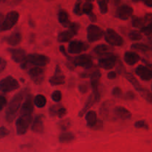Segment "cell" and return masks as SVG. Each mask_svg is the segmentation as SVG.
I'll list each match as a JSON object with an SVG mask.
<instances>
[{"instance_id": "6da1fadb", "label": "cell", "mask_w": 152, "mask_h": 152, "mask_svg": "<svg viewBox=\"0 0 152 152\" xmlns=\"http://www.w3.org/2000/svg\"><path fill=\"white\" fill-rule=\"evenodd\" d=\"M27 92H28V89H24V90L21 91L20 92L14 95L11 100L10 101L5 112L6 120L8 123H12L15 119L16 113L19 111V108L22 105L24 96L26 94Z\"/></svg>"}, {"instance_id": "7a4b0ae2", "label": "cell", "mask_w": 152, "mask_h": 152, "mask_svg": "<svg viewBox=\"0 0 152 152\" xmlns=\"http://www.w3.org/2000/svg\"><path fill=\"white\" fill-rule=\"evenodd\" d=\"M114 105L115 102L111 99L105 100L101 105L99 108V114L103 120L107 121H115L117 120L115 114H114Z\"/></svg>"}, {"instance_id": "3957f363", "label": "cell", "mask_w": 152, "mask_h": 152, "mask_svg": "<svg viewBox=\"0 0 152 152\" xmlns=\"http://www.w3.org/2000/svg\"><path fill=\"white\" fill-rule=\"evenodd\" d=\"M32 122V114H21L16 121V133L18 135H24L28 132Z\"/></svg>"}, {"instance_id": "277c9868", "label": "cell", "mask_w": 152, "mask_h": 152, "mask_svg": "<svg viewBox=\"0 0 152 152\" xmlns=\"http://www.w3.org/2000/svg\"><path fill=\"white\" fill-rule=\"evenodd\" d=\"M19 19V13L17 11L12 10L7 13L4 20L0 26V32L9 31L17 23Z\"/></svg>"}, {"instance_id": "5b68a950", "label": "cell", "mask_w": 152, "mask_h": 152, "mask_svg": "<svg viewBox=\"0 0 152 152\" xmlns=\"http://www.w3.org/2000/svg\"><path fill=\"white\" fill-rule=\"evenodd\" d=\"M20 87L19 82L12 76H7L0 81V91L7 93L17 90Z\"/></svg>"}, {"instance_id": "8992f818", "label": "cell", "mask_w": 152, "mask_h": 152, "mask_svg": "<svg viewBox=\"0 0 152 152\" xmlns=\"http://www.w3.org/2000/svg\"><path fill=\"white\" fill-rule=\"evenodd\" d=\"M105 33L102 28L96 25H90L87 28V39L89 42L99 41L102 38Z\"/></svg>"}, {"instance_id": "52a82bcc", "label": "cell", "mask_w": 152, "mask_h": 152, "mask_svg": "<svg viewBox=\"0 0 152 152\" xmlns=\"http://www.w3.org/2000/svg\"><path fill=\"white\" fill-rule=\"evenodd\" d=\"M105 39L107 43L112 46H122L123 44V39L120 34H117L114 30L108 28L105 31Z\"/></svg>"}, {"instance_id": "ba28073f", "label": "cell", "mask_w": 152, "mask_h": 152, "mask_svg": "<svg viewBox=\"0 0 152 152\" xmlns=\"http://www.w3.org/2000/svg\"><path fill=\"white\" fill-rule=\"evenodd\" d=\"M100 56V59L98 60V65L100 68L105 70H109L115 67L117 61V58L115 55L111 53Z\"/></svg>"}, {"instance_id": "9c48e42d", "label": "cell", "mask_w": 152, "mask_h": 152, "mask_svg": "<svg viewBox=\"0 0 152 152\" xmlns=\"http://www.w3.org/2000/svg\"><path fill=\"white\" fill-rule=\"evenodd\" d=\"M28 63L33 64L39 67H43L49 64L50 59L48 56L39 53H31L27 56Z\"/></svg>"}, {"instance_id": "30bf717a", "label": "cell", "mask_w": 152, "mask_h": 152, "mask_svg": "<svg viewBox=\"0 0 152 152\" xmlns=\"http://www.w3.org/2000/svg\"><path fill=\"white\" fill-rule=\"evenodd\" d=\"M73 63L75 66L83 67L86 69L91 68L94 66L93 59L89 54H83L77 56L73 60Z\"/></svg>"}, {"instance_id": "8fae6325", "label": "cell", "mask_w": 152, "mask_h": 152, "mask_svg": "<svg viewBox=\"0 0 152 152\" xmlns=\"http://www.w3.org/2000/svg\"><path fill=\"white\" fill-rule=\"evenodd\" d=\"M101 77V73L98 69H95L94 71L92 74L91 77H90L91 79V86L92 88V93L94 94L95 97H96V102H99L100 99V94L99 93V89H98V86H99V80Z\"/></svg>"}, {"instance_id": "7c38bea8", "label": "cell", "mask_w": 152, "mask_h": 152, "mask_svg": "<svg viewBox=\"0 0 152 152\" xmlns=\"http://www.w3.org/2000/svg\"><path fill=\"white\" fill-rule=\"evenodd\" d=\"M134 9L128 4H123L118 7L116 10L115 16L121 20H127L133 16Z\"/></svg>"}, {"instance_id": "4fadbf2b", "label": "cell", "mask_w": 152, "mask_h": 152, "mask_svg": "<svg viewBox=\"0 0 152 152\" xmlns=\"http://www.w3.org/2000/svg\"><path fill=\"white\" fill-rule=\"evenodd\" d=\"M65 77L61 69L60 66L59 65H56V69H55L54 74L49 79V83L50 86H61V85L65 84Z\"/></svg>"}, {"instance_id": "5bb4252c", "label": "cell", "mask_w": 152, "mask_h": 152, "mask_svg": "<svg viewBox=\"0 0 152 152\" xmlns=\"http://www.w3.org/2000/svg\"><path fill=\"white\" fill-rule=\"evenodd\" d=\"M30 77L36 85H40L45 80V70L40 67L31 68L28 72Z\"/></svg>"}, {"instance_id": "9a60e30c", "label": "cell", "mask_w": 152, "mask_h": 152, "mask_svg": "<svg viewBox=\"0 0 152 152\" xmlns=\"http://www.w3.org/2000/svg\"><path fill=\"white\" fill-rule=\"evenodd\" d=\"M88 48V45L86 42L79 40H74L69 43L68 45V53L72 54L81 53L82 51H85Z\"/></svg>"}, {"instance_id": "2e32d148", "label": "cell", "mask_w": 152, "mask_h": 152, "mask_svg": "<svg viewBox=\"0 0 152 152\" xmlns=\"http://www.w3.org/2000/svg\"><path fill=\"white\" fill-rule=\"evenodd\" d=\"M34 96L31 94H27L25 102L22 105L20 110V114H32L34 112Z\"/></svg>"}, {"instance_id": "e0dca14e", "label": "cell", "mask_w": 152, "mask_h": 152, "mask_svg": "<svg viewBox=\"0 0 152 152\" xmlns=\"http://www.w3.org/2000/svg\"><path fill=\"white\" fill-rule=\"evenodd\" d=\"M11 59L16 63H22L27 59V54L25 50L22 48H8Z\"/></svg>"}, {"instance_id": "ac0fdd59", "label": "cell", "mask_w": 152, "mask_h": 152, "mask_svg": "<svg viewBox=\"0 0 152 152\" xmlns=\"http://www.w3.org/2000/svg\"><path fill=\"white\" fill-rule=\"evenodd\" d=\"M136 74L142 80L145 81H148V80H152V68L144 65H139L136 68Z\"/></svg>"}, {"instance_id": "d6986e66", "label": "cell", "mask_w": 152, "mask_h": 152, "mask_svg": "<svg viewBox=\"0 0 152 152\" xmlns=\"http://www.w3.org/2000/svg\"><path fill=\"white\" fill-rule=\"evenodd\" d=\"M44 119V115L39 114L36 116L32 124V127H31V130L33 132L36 134H43L45 130Z\"/></svg>"}, {"instance_id": "ffe728a7", "label": "cell", "mask_w": 152, "mask_h": 152, "mask_svg": "<svg viewBox=\"0 0 152 152\" xmlns=\"http://www.w3.org/2000/svg\"><path fill=\"white\" fill-rule=\"evenodd\" d=\"M114 114L117 119L122 120H130L132 117V114L131 111L123 106L114 107Z\"/></svg>"}, {"instance_id": "44dd1931", "label": "cell", "mask_w": 152, "mask_h": 152, "mask_svg": "<svg viewBox=\"0 0 152 152\" xmlns=\"http://www.w3.org/2000/svg\"><path fill=\"white\" fill-rule=\"evenodd\" d=\"M22 34L19 32H15L13 33L12 34H10L8 37H4V38H3L2 41L5 42L7 43V44H8L9 45L16 46L22 42Z\"/></svg>"}, {"instance_id": "7402d4cb", "label": "cell", "mask_w": 152, "mask_h": 152, "mask_svg": "<svg viewBox=\"0 0 152 152\" xmlns=\"http://www.w3.org/2000/svg\"><path fill=\"white\" fill-rule=\"evenodd\" d=\"M95 102H96V97H95L94 94L92 93L91 94L88 96V98L87 101H86V103H85L84 107H83V108L81 109V111L79 112V114H78L79 117H83V116L88 112V110L93 106Z\"/></svg>"}, {"instance_id": "603a6c76", "label": "cell", "mask_w": 152, "mask_h": 152, "mask_svg": "<svg viewBox=\"0 0 152 152\" xmlns=\"http://www.w3.org/2000/svg\"><path fill=\"white\" fill-rule=\"evenodd\" d=\"M140 59L139 55L135 52L127 51L125 53L124 61L129 65H134L138 62Z\"/></svg>"}, {"instance_id": "cb8c5ba5", "label": "cell", "mask_w": 152, "mask_h": 152, "mask_svg": "<svg viewBox=\"0 0 152 152\" xmlns=\"http://www.w3.org/2000/svg\"><path fill=\"white\" fill-rule=\"evenodd\" d=\"M124 76H125V77L126 78V80H127L128 81H129V83H130L131 84H132V86L134 87V88L136 89V91H137L139 92L140 94L142 93L144 90H145V88H144L141 86L140 83L137 81V79L135 78V77H134L132 74L126 72V74H125Z\"/></svg>"}, {"instance_id": "d4e9b609", "label": "cell", "mask_w": 152, "mask_h": 152, "mask_svg": "<svg viewBox=\"0 0 152 152\" xmlns=\"http://www.w3.org/2000/svg\"><path fill=\"white\" fill-rule=\"evenodd\" d=\"M86 120L87 122L88 127L93 129L97 123V115L94 111H88L86 114Z\"/></svg>"}, {"instance_id": "484cf974", "label": "cell", "mask_w": 152, "mask_h": 152, "mask_svg": "<svg viewBox=\"0 0 152 152\" xmlns=\"http://www.w3.org/2000/svg\"><path fill=\"white\" fill-rule=\"evenodd\" d=\"M74 36H75V34L71 30L68 29L67 31L59 33L57 37V41L62 43L67 42H69L70 40L72 39Z\"/></svg>"}, {"instance_id": "4316f807", "label": "cell", "mask_w": 152, "mask_h": 152, "mask_svg": "<svg viewBox=\"0 0 152 152\" xmlns=\"http://www.w3.org/2000/svg\"><path fill=\"white\" fill-rule=\"evenodd\" d=\"M58 20L59 23L65 28H68L70 24L71 23L69 20L68 14L65 10H60L58 13Z\"/></svg>"}, {"instance_id": "83f0119b", "label": "cell", "mask_w": 152, "mask_h": 152, "mask_svg": "<svg viewBox=\"0 0 152 152\" xmlns=\"http://www.w3.org/2000/svg\"><path fill=\"white\" fill-rule=\"evenodd\" d=\"M94 51L95 53H96L99 56H102V55L108 54V53H111V48L109 47L106 45H99L96 46L94 49Z\"/></svg>"}, {"instance_id": "f1b7e54d", "label": "cell", "mask_w": 152, "mask_h": 152, "mask_svg": "<svg viewBox=\"0 0 152 152\" xmlns=\"http://www.w3.org/2000/svg\"><path fill=\"white\" fill-rule=\"evenodd\" d=\"M75 139V136L71 132H64L59 137V142L60 143H69L73 142Z\"/></svg>"}, {"instance_id": "f546056e", "label": "cell", "mask_w": 152, "mask_h": 152, "mask_svg": "<svg viewBox=\"0 0 152 152\" xmlns=\"http://www.w3.org/2000/svg\"><path fill=\"white\" fill-rule=\"evenodd\" d=\"M34 102L36 107L41 108L45 106L46 103H47V99H46V97L44 95L37 94V96H34Z\"/></svg>"}, {"instance_id": "4dcf8cb0", "label": "cell", "mask_w": 152, "mask_h": 152, "mask_svg": "<svg viewBox=\"0 0 152 152\" xmlns=\"http://www.w3.org/2000/svg\"><path fill=\"white\" fill-rule=\"evenodd\" d=\"M71 126V120L69 118L64 119V120H60L59 122H58L57 123V127L58 129H60L62 132H65L66 130H68L70 127Z\"/></svg>"}, {"instance_id": "1f68e13d", "label": "cell", "mask_w": 152, "mask_h": 152, "mask_svg": "<svg viewBox=\"0 0 152 152\" xmlns=\"http://www.w3.org/2000/svg\"><path fill=\"white\" fill-rule=\"evenodd\" d=\"M132 26L134 27V28H143L144 25H145V19H142V18L138 17L137 16H132Z\"/></svg>"}, {"instance_id": "d6a6232c", "label": "cell", "mask_w": 152, "mask_h": 152, "mask_svg": "<svg viewBox=\"0 0 152 152\" xmlns=\"http://www.w3.org/2000/svg\"><path fill=\"white\" fill-rule=\"evenodd\" d=\"M99 10L102 14H106L108 11V1L109 0H96Z\"/></svg>"}, {"instance_id": "836d02e7", "label": "cell", "mask_w": 152, "mask_h": 152, "mask_svg": "<svg viewBox=\"0 0 152 152\" xmlns=\"http://www.w3.org/2000/svg\"><path fill=\"white\" fill-rule=\"evenodd\" d=\"M141 33L142 32H140V31H136V30H134V31H132L129 32V37L130 38V39L133 40V41H140L142 38V35Z\"/></svg>"}, {"instance_id": "e575fe53", "label": "cell", "mask_w": 152, "mask_h": 152, "mask_svg": "<svg viewBox=\"0 0 152 152\" xmlns=\"http://www.w3.org/2000/svg\"><path fill=\"white\" fill-rule=\"evenodd\" d=\"M73 12L77 16H82L83 14V7H82V1L81 0H77L75 4H74Z\"/></svg>"}, {"instance_id": "d590c367", "label": "cell", "mask_w": 152, "mask_h": 152, "mask_svg": "<svg viewBox=\"0 0 152 152\" xmlns=\"http://www.w3.org/2000/svg\"><path fill=\"white\" fill-rule=\"evenodd\" d=\"M132 48L134 50H140L142 52H146L149 50V47L145 44H142V43H134L132 45Z\"/></svg>"}, {"instance_id": "8d00e7d4", "label": "cell", "mask_w": 152, "mask_h": 152, "mask_svg": "<svg viewBox=\"0 0 152 152\" xmlns=\"http://www.w3.org/2000/svg\"><path fill=\"white\" fill-rule=\"evenodd\" d=\"M94 6L90 1H86L83 6V13L86 15H89L90 13H92V10H93Z\"/></svg>"}, {"instance_id": "74e56055", "label": "cell", "mask_w": 152, "mask_h": 152, "mask_svg": "<svg viewBox=\"0 0 152 152\" xmlns=\"http://www.w3.org/2000/svg\"><path fill=\"white\" fill-rule=\"evenodd\" d=\"M116 68H117V72L120 75H125V74L126 73V68H125L124 65L122 63V62L120 60L117 59V63H116Z\"/></svg>"}, {"instance_id": "f35d334b", "label": "cell", "mask_w": 152, "mask_h": 152, "mask_svg": "<svg viewBox=\"0 0 152 152\" xmlns=\"http://www.w3.org/2000/svg\"><path fill=\"white\" fill-rule=\"evenodd\" d=\"M62 95L60 91H54L51 94V99L53 102H59L62 99Z\"/></svg>"}, {"instance_id": "ab89813d", "label": "cell", "mask_w": 152, "mask_h": 152, "mask_svg": "<svg viewBox=\"0 0 152 152\" xmlns=\"http://www.w3.org/2000/svg\"><path fill=\"white\" fill-rule=\"evenodd\" d=\"M134 127L137 128V129H144L148 130L149 126H148V123L145 120H139V121H137L134 123Z\"/></svg>"}, {"instance_id": "60d3db41", "label": "cell", "mask_w": 152, "mask_h": 152, "mask_svg": "<svg viewBox=\"0 0 152 152\" xmlns=\"http://www.w3.org/2000/svg\"><path fill=\"white\" fill-rule=\"evenodd\" d=\"M68 28H69V29L76 35V34H78L79 31H80V25L78 22H71V23L70 24Z\"/></svg>"}, {"instance_id": "b9f144b4", "label": "cell", "mask_w": 152, "mask_h": 152, "mask_svg": "<svg viewBox=\"0 0 152 152\" xmlns=\"http://www.w3.org/2000/svg\"><path fill=\"white\" fill-rule=\"evenodd\" d=\"M141 32L145 34L146 36H152V22L148 24V26H144L141 28Z\"/></svg>"}, {"instance_id": "7bdbcfd3", "label": "cell", "mask_w": 152, "mask_h": 152, "mask_svg": "<svg viewBox=\"0 0 152 152\" xmlns=\"http://www.w3.org/2000/svg\"><path fill=\"white\" fill-rule=\"evenodd\" d=\"M61 106H62L61 105H54L50 106L49 108V114L50 115V117H55L56 115H57L58 110Z\"/></svg>"}, {"instance_id": "ee69618b", "label": "cell", "mask_w": 152, "mask_h": 152, "mask_svg": "<svg viewBox=\"0 0 152 152\" xmlns=\"http://www.w3.org/2000/svg\"><path fill=\"white\" fill-rule=\"evenodd\" d=\"M79 91L81 94H86L89 90V85L88 83H81V84L78 87Z\"/></svg>"}, {"instance_id": "f6af8a7d", "label": "cell", "mask_w": 152, "mask_h": 152, "mask_svg": "<svg viewBox=\"0 0 152 152\" xmlns=\"http://www.w3.org/2000/svg\"><path fill=\"white\" fill-rule=\"evenodd\" d=\"M112 95L114 97H121L122 95H123V91H122V89L120 87L114 88L112 90Z\"/></svg>"}, {"instance_id": "bcb514c9", "label": "cell", "mask_w": 152, "mask_h": 152, "mask_svg": "<svg viewBox=\"0 0 152 152\" xmlns=\"http://www.w3.org/2000/svg\"><path fill=\"white\" fill-rule=\"evenodd\" d=\"M94 70H92V71H91V68H88V69H87V71H85V72L80 74V77H81V78H83V79L90 78V77H91L93 72L94 71Z\"/></svg>"}, {"instance_id": "7dc6e473", "label": "cell", "mask_w": 152, "mask_h": 152, "mask_svg": "<svg viewBox=\"0 0 152 152\" xmlns=\"http://www.w3.org/2000/svg\"><path fill=\"white\" fill-rule=\"evenodd\" d=\"M123 98L126 100H134L136 98V95L133 91H127L125 96H123Z\"/></svg>"}, {"instance_id": "c3c4849f", "label": "cell", "mask_w": 152, "mask_h": 152, "mask_svg": "<svg viewBox=\"0 0 152 152\" xmlns=\"http://www.w3.org/2000/svg\"><path fill=\"white\" fill-rule=\"evenodd\" d=\"M9 133H10L9 130H7V129H6L4 126L0 127V139H2V138L7 137Z\"/></svg>"}, {"instance_id": "681fc988", "label": "cell", "mask_w": 152, "mask_h": 152, "mask_svg": "<svg viewBox=\"0 0 152 152\" xmlns=\"http://www.w3.org/2000/svg\"><path fill=\"white\" fill-rule=\"evenodd\" d=\"M67 114V110L66 108H64V107L61 106L60 108H59L57 112V116L59 117V118H62L63 117H65Z\"/></svg>"}, {"instance_id": "f907efd6", "label": "cell", "mask_w": 152, "mask_h": 152, "mask_svg": "<svg viewBox=\"0 0 152 152\" xmlns=\"http://www.w3.org/2000/svg\"><path fill=\"white\" fill-rule=\"evenodd\" d=\"M6 105H7V99L5 96L0 95V111L5 107Z\"/></svg>"}, {"instance_id": "816d5d0a", "label": "cell", "mask_w": 152, "mask_h": 152, "mask_svg": "<svg viewBox=\"0 0 152 152\" xmlns=\"http://www.w3.org/2000/svg\"><path fill=\"white\" fill-rule=\"evenodd\" d=\"M6 66H7V62H6V60L3 59V58L0 57V73H1L4 71Z\"/></svg>"}, {"instance_id": "f5cc1de1", "label": "cell", "mask_w": 152, "mask_h": 152, "mask_svg": "<svg viewBox=\"0 0 152 152\" xmlns=\"http://www.w3.org/2000/svg\"><path fill=\"white\" fill-rule=\"evenodd\" d=\"M59 50H60V52L62 53V54L64 55V56H66L67 59H68V60H69V62H71L72 59H71V57H70L69 55L68 54V53H67L66 50H65V47H64V46L61 45L60 47H59Z\"/></svg>"}, {"instance_id": "db71d44e", "label": "cell", "mask_w": 152, "mask_h": 152, "mask_svg": "<svg viewBox=\"0 0 152 152\" xmlns=\"http://www.w3.org/2000/svg\"><path fill=\"white\" fill-rule=\"evenodd\" d=\"M102 127H103V123H102V120H98L96 124L95 125V126L92 129H94V130H101L102 129Z\"/></svg>"}, {"instance_id": "11a10c76", "label": "cell", "mask_w": 152, "mask_h": 152, "mask_svg": "<svg viewBox=\"0 0 152 152\" xmlns=\"http://www.w3.org/2000/svg\"><path fill=\"white\" fill-rule=\"evenodd\" d=\"M107 77H108V80H114V79L117 78V74L115 71H111V72L108 73Z\"/></svg>"}, {"instance_id": "9f6ffc18", "label": "cell", "mask_w": 152, "mask_h": 152, "mask_svg": "<svg viewBox=\"0 0 152 152\" xmlns=\"http://www.w3.org/2000/svg\"><path fill=\"white\" fill-rule=\"evenodd\" d=\"M88 16L89 19H90V20L92 22H96V21H97V17H96V16L93 13V12H92L91 13H90V14L88 15Z\"/></svg>"}, {"instance_id": "6f0895ef", "label": "cell", "mask_w": 152, "mask_h": 152, "mask_svg": "<svg viewBox=\"0 0 152 152\" xmlns=\"http://www.w3.org/2000/svg\"><path fill=\"white\" fill-rule=\"evenodd\" d=\"M144 19H145V22H152V13H147V14H145V17H144Z\"/></svg>"}, {"instance_id": "680465c9", "label": "cell", "mask_w": 152, "mask_h": 152, "mask_svg": "<svg viewBox=\"0 0 152 152\" xmlns=\"http://www.w3.org/2000/svg\"><path fill=\"white\" fill-rule=\"evenodd\" d=\"M144 4L148 7H152V0H142Z\"/></svg>"}, {"instance_id": "91938a15", "label": "cell", "mask_w": 152, "mask_h": 152, "mask_svg": "<svg viewBox=\"0 0 152 152\" xmlns=\"http://www.w3.org/2000/svg\"><path fill=\"white\" fill-rule=\"evenodd\" d=\"M28 24H29L30 26L33 27V28H34V27H35V25H36L35 22H34V20H33V19H31V17H30L29 19H28Z\"/></svg>"}, {"instance_id": "94428289", "label": "cell", "mask_w": 152, "mask_h": 152, "mask_svg": "<svg viewBox=\"0 0 152 152\" xmlns=\"http://www.w3.org/2000/svg\"><path fill=\"white\" fill-rule=\"evenodd\" d=\"M4 15H3V13H0V26H1V24L3 23V22H4Z\"/></svg>"}, {"instance_id": "6125c7cd", "label": "cell", "mask_w": 152, "mask_h": 152, "mask_svg": "<svg viewBox=\"0 0 152 152\" xmlns=\"http://www.w3.org/2000/svg\"><path fill=\"white\" fill-rule=\"evenodd\" d=\"M142 1V0H132V1H133V2H134V3H137V2H139V1Z\"/></svg>"}, {"instance_id": "be15d7a7", "label": "cell", "mask_w": 152, "mask_h": 152, "mask_svg": "<svg viewBox=\"0 0 152 152\" xmlns=\"http://www.w3.org/2000/svg\"><path fill=\"white\" fill-rule=\"evenodd\" d=\"M86 1H90V2H91V1H94V0H86Z\"/></svg>"}, {"instance_id": "e7e4bbea", "label": "cell", "mask_w": 152, "mask_h": 152, "mask_svg": "<svg viewBox=\"0 0 152 152\" xmlns=\"http://www.w3.org/2000/svg\"><path fill=\"white\" fill-rule=\"evenodd\" d=\"M5 1H7V0H0V2H4Z\"/></svg>"}, {"instance_id": "03108f58", "label": "cell", "mask_w": 152, "mask_h": 152, "mask_svg": "<svg viewBox=\"0 0 152 152\" xmlns=\"http://www.w3.org/2000/svg\"><path fill=\"white\" fill-rule=\"evenodd\" d=\"M47 1H52V0H47Z\"/></svg>"}, {"instance_id": "003e7915", "label": "cell", "mask_w": 152, "mask_h": 152, "mask_svg": "<svg viewBox=\"0 0 152 152\" xmlns=\"http://www.w3.org/2000/svg\"><path fill=\"white\" fill-rule=\"evenodd\" d=\"M151 91H152V84H151Z\"/></svg>"}]
</instances>
